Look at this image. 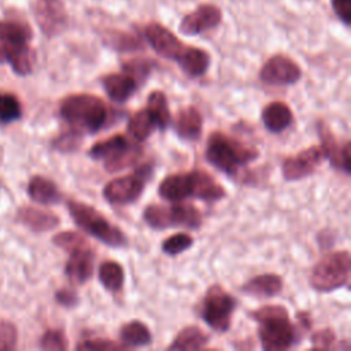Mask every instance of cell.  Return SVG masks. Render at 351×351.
Here are the masks:
<instances>
[{
    "mask_svg": "<svg viewBox=\"0 0 351 351\" xmlns=\"http://www.w3.org/2000/svg\"><path fill=\"white\" fill-rule=\"evenodd\" d=\"M332 8L336 16L346 25L351 23V0H332Z\"/></svg>",
    "mask_w": 351,
    "mask_h": 351,
    "instance_id": "43",
    "label": "cell"
},
{
    "mask_svg": "<svg viewBox=\"0 0 351 351\" xmlns=\"http://www.w3.org/2000/svg\"><path fill=\"white\" fill-rule=\"evenodd\" d=\"M40 347L43 350L64 351L67 350V339L60 329H48L40 339Z\"/></svg>",
    "mask_w": 351,
    "mask_h": 351,
    "instance_id": "37",
    "label": "cell"
},
{
    "mask_svg": "<svg viewBox=\"0 0 351 351\" xmlns=\"http://www.w3.org/2000/svg\"><path fill=\"white\" fill-rule=\"evenodd\" d=\"M95 267V252L90 245L69 252L64 273L73 284H84L92 278Z\"/></svg>",
    "mask_w": 351,
    "mask_h": 351,
    "instance_id": "16",
    "label": "cell"
},
{
    "mask_svg": "<svg viewBox=\"0 0 351 351\" xmlns=\"http://www.w3.org/2000/svg\"><path fill=\"white\" fill-rule=\"evenodd\" d=\"M241 289L255 298H273L282 291V278L274 273L259 274L250 278Z\"/></svg>",
    "mask_w": 351,
    "mask_h": 351,
    "instance_id": "21",
    "label": "cell"
},
{
    "mask_svg": "<svg viewBox=\"0 0 351 351\" xmlns=\"http://www.w3.org/2000/svg\"><path fill=\"white\" fill-rule=\"evenodd\" d=\"M130 143V140L123 136V134H114L111 137H107L104 140L97 141L96 144H93L89 149V156L92 159H106L111 155H114L117 151H119L121 148L126 147Z\"/></svg>",
    "mask_w": 351,
    "mask_h": 351,
    "instance_id": "31",
    "label": "cell"
},
{
    "mask_svg": "<svg viewBox=\"0 0 351 351\" xmlns=\"http://www.w3.org/2000/svg\"><path fill=\"white\" fill-rule=\"evenodd\" d=\"M18 221L27 226L30 230L34 232H47L52 230L59 225V217L44 208H37L32 206H23L18 210Z\"/></svg>",
    "mask_w": 351,
    "mask_h": 351,
    "instance_id": "18",
    "label": "cell"
},
{
    "mask_svg": "<svg viewBox=\"0 0 351 351\" xmlns=\"http://www.w3.org/2000/svg\"><path fill=\"white\" fill-rule=\"evenodd\" d=\"M32 38V30L27 25L15 21H0V41L26 44Z\"/></svg>",
    "mask_w": 351,
    "mask_h": 351,
    "instance_id": "30",
    "label": "cell"
},
{
    "mask_svg": "<svg viewBox=\"0 0 351 351\" xmlns=\"http://www.w3.org/2000/svg\"><path fill=\"white\" fill-rule=\"evenodd\" d=\"M310 341H311L313 348L326 350L333 346V343L336 341V336L330 328H324V329L314 332L310 337Z\"/></svg>",
    "mask_w": 351,
    "mask_h": 351,
    "instance_id": "42",
    "label": "cell"
},
{
    "mask_svg": "<svg viewBox=\"0 0 351 351\" xmlns=\"http://www.w3.org/2000/svg\"><path fill=\"white\" fill-rule=\"evenodd\" d=\"M123 71L130 74L138 84L149 74L151 71V63L141 59H133L126 63H123Z\"/></svg>",
    "mask_w": 351,
    "mask_h": 351,
    "instance_id": "41",
    "label": "cell"
},
{
    "mask_svg": "<svg viewBox=\"0 0 351 351\" xmlns=\"http://www.w3.org/2000/svg\"><path fill=\"white\" fill-rule=\"evenodd\" d=\"M317 130L321 138V149L324 158H326L333 167L343 170L346 174L351 173V144L346 141L343 145H339L336 137L328 125L322 121L317 123Z\"/></svg>",
    "mask_w": 351,
    "mask_h": 351,
    "instance_id": "13",
    "label": "cell"
},
{
    "mask_svg": "<svg viewBox=\"0 0 351 351\" xmlns=\"http://www.w3.org/2000/svg\"><path fill=\"white\" fill-rule=\"evenodd\" d=\"M18 332L14 324L0 321V351H11L16 346Z\"/></svg>",
    "mask_w": 351,
    "mask_h": 351,
    "instance_id": "40",
    "label": "cell"
},
{
    "mask_svg": "<svg viewBox=\"0 0 351 351\" xmlns=\"http://www.w3.org/2000/svg\"><path fill=\"white\" fill-rule=\"evenodd\" d=\"M144 222L156 230L167 228L197 229L202 225V213L193 204L174 203L171 206L148 204L143 213Z\"/></svg>",
    "mask_w": 351,
    "mask_h": 351,
    "instance_id": "6",
    "label": "cell"
},
{
    "mask_svg": "<svg viewBox=\"0 0 351 351\" xmlns=\"http://www.w3.org/2000/svg\"><path fill=\"white\" fill-rule=\"evenodd\" d=\"M221 21L222 12L217 5L202 4L181 19L178 29L184 36H196L214 29Z\"/></svg>",
    "mask_w": 351,
    "mask_h": 351,
    "instance_id": "14",
    "label": "cell"
},
{
    "mask_svg": "<svg viewBox=\"0 0 351 351\" xmlns=\"http://www.w3.org/2000/svg\"><path fill=\"white\" fill-rule=\"evenodd\" d=\"M67 208L75 225L103 244L115 248L125 247L128 244V237L122 229L111 223L95 207L81 202L69 200Z\"/></svg>",
    "mask_w": 351,
    "mask_h": 351,
    "instance_id": "4",
    "label": "cell"
},
{
    "mask_svg": "<svg viewBox=\"0 0 351 351\" xmlns=\"http://www.w3.org/2000/svg\"><path fill=\"white\" fill-rule=\"evenodd\" d=\"M151 166L145 165L133 174L123 176L108 181L103 188V196L112 204H128L136 202L144 191L145 180L149 177Z\"/></svg>",
    "mask_w": 351,
    "mask_h": 351,
    "instance_id": "8",
    "label": "cell"
},
{
    "mask_svg": "<svg viewBox=\"0 0 351 351\" xmlns=\"http://www.w3.org/2000/svg\"><path fill=\"white\" fill-rule=\"evenodd\" d=\"M147 110L155 123V128L165 130L171 122L170 108L166 95L162 90H152L147 99Z\"/></svg>",
    "mask_w": 351,
    "mask_h": 351,
    "instance_id": "25",
    "label": "cell"
},
{
    "mask_svg": "<svg viewBox=\"0 0 351 351\" xmlns=\"http://www.w3.org/2000/svg\"><path fill=\"white\" fill-rule=\"evenodd\" d=\"M55 299L64 307H74L78 303V295L70 288H62L55 293Z\"/></svg>",
    "mask_w": 351,
    "mask_h": 351,
    "instance_id": "44",
    "label": "cell"
},
{
    "mask_svg": "<svg viewBox=\"0 0 351 351\" xmlns=\"http://www.w3.org/2000/svg\"><path fill=\"white\" fill-rule=\"evenodd\" d=\"M33 14L41 32L53 37L59 34L67 23V14L62 0H36Z\"/></svg>",
    "mask_w": 351,
    "mask_h": 351,
    "instance_id": "11",
    "label": "cell"
},
{
    "mask_svg": "<svg viewBox=\"0 0 351 351\" xmlns=\"http://www.w3.org/2000/svg\"><path fill=\"white\" fill-rule=\"evenodd\" d=\"M104 41L107 45L115 48L117 51H136L141 47L140 41L123 32H107V36L104 37Z\"/></svg>",
    "mask_w": 351,
    "mask_h": 351,
    "instance_id": "36",
    "label": "cell"
},
{
    "mask_svg": "<svg viewBox=\"0 0 351 351\" xmlns=\"http://www.w3.org/2000/svg\"><path fill=\"white\" fill-rule=\"evenodd\" d=\"M121 341L126 347H144L152 341V335L141 321H129L119 330Z\"/></svg>",
    "mask_w": 351,
    "mask_h": 351,
    "instance_id": "26",
    "label": "cell"
},
{
    "mask_svg": "<svg viewBox=\"0 0 351 351\" xmlns=\"http://www.w3.org/2000/svg\"><path fill=\"white\" fill-rule=\"evenodd\" d=\"M174 129L180 138L195 141L202 136L203 117L196 107H186L180 110L174 121Z\"/></svg>",
    "mask_w": 351,
    "mask_h": 351,
    "instance_id": "19",
    "label": "cell"
},
{
    "mask_svg": "<svg viewBox=\"0 0 351 351\" xmlns=\"http://www.w3.org/2000/svg\"><path fill=\"white\" fill-rule=\"evenodd\" d=\"M259 77L269 85H292L300 80L302 70L289 56L274 55L262 66Z\"/></svg>",
    "mask_w": 351,
    "mask_h": 351,
    "instance_id": "9",
    "label": "cell"
},
{
    "mask_svg": "<svg viewBox=\"0 0 351 351\" xmlns=\"http://www.w3.org/2000/svg\"><path fill=\"white\" fill-rule=\"evenodd\" d=\"M77 350H92V351H110V350H125L128 348L125 344L115 343L114 340L96 337V339H85L75 346Z\"/></svg>",
    "mask_w": 351,
    "mask_h": 351,
    "instance_id": "39",
    "label": "cell"
},
{
    "mask_svg": "<svg viewBox=\"0 0 351 351\" xmlns=\"http://www.w3.org/2000/svg\"><path fill=\"white\" fill-rule=\"evenodd\" d=\"M250 315L258 322V337L263 350H287L298 341V329L291 322L284 306L266 304L254 310Z\"/></svg>",
    "mask_w": 351,
    "mask_h": 351,
    "instance_id": "2",
    "label": "cell"
},
{
    "mask_svg": "<svg viewBox=\"0 0 351 351\" xmlns=\"http://www.w3.org/2000/svg\"><path fill=\"white\" fill-rule=\"evenodd\" d=\"M82 141V134L80 132H75L73 129L69 128V130L63 132L62 134H59L55 140H53V147L58 151L62 152H70L74 151L80 147Z\"/></svg>",
    "mask_w": 351,
    "mask_h": 351,
    "instance_id": "38",
    "label": "cell"
},
{
    "mask_svg": "<svg viewBox=\"0 0 351 351\" xmlns=\"http://www.w3.org/2000/svg\"><path fill=\"white\" fill-rule=\"evenodd\" d=\"M101 85L111 100L125 103L134 95L138 82L130 74L123 71L104 75L101 78Z\"/></svg>",
    "mask_w": 351,
    "mask_h": 351,
    "instance_id": "17",
    "label": "cell"
},
{
    "mask_svg": "<svg viewBox=\"0 0 351 351\" xmlns=\"http://www.w3.org/2000/svg\"><path fill=\"white\" fill-rule=\"evenodd\" d=\"M324 159V152L321 147L311 145L293 156L284 159L281 171L282 177L287 181H298L304 177H308L315 171Z\"/></svg>",
    "mask_w": 351,
    "mask_h": 351,
    "instance_id": "10",
    "label": "cell"
},
{
    "mask_svg": "<svg viewBox=\"0 0 351 351\" xmlns=\"http://www.w3.org/2000/svg\"><path fill=\"white\" fill-rule=\"evenodd\" d=\"M176 62L189 77H200L207 71L210 66V55L202 48L185 47Z\"/></svg>",
    "mask_w": 351,
    "mask_h": 351,
    "instance_id": "22",
    "label": "cell"
},
{
    "mask_svg": "<svg viewBox=\"0 0 351 351\" xmlns=\"http://www.w3.org/2000/svg\"><path fill=\"white\" fill-rule=\"evenodd\" d=\"M261 118L269 132L281 133L292 123L293 114L284 101H271L263 107Z\"/></svg>",
    "mask_w": 351,
    "mask_h": 351,
    "instance_id": "20",
    "label": "cell"
},
{
    "mask_svg": "<svg viewBox=\"0 0 351 351\" xmlns=\"http://www.w3.org/2000/svg\"><path fill=\"white\" fill-rule=\"evenodd\" d=\"M258 156V149L245 145L244 143L222 132L211 133L207 140V162L229 177H234L239 173L240 167L255 160Z\"/></svg>",
    "mask_w": 351,
    "mask_h": 351,
    "instance_id": "3",
    "label": "cell"
},
{
    "mask_svg": "<svg viewBox=\"0 0 351 351\" xmlns=\"http://www.w3.org/2000/svg\"><path fill=\"white\" fill-rule=\"evenodd\" d=\"M111 108L99 96L75 93L63 99L59 107L62 119L70 129L82 133H96L103 129L111 115Z\"/></svg>",
    "mask_w": 351,
    "mask_h": 351,
    "instance_id": "1",
    "label": "cell"
},
{
    "mask_svg": "<svg viewBox=\"0 0 351 351\" xmlns=\"http://www.w3.org/2000/svg\"><path fill=\"white\" fill-rule=\"evenodd\" d=\"M144 37L152 49L162 58L177 60L185 45L177 38V36L160 23H149L144 27Z\"/></svg>",
    "mask_w": 351,
    "mask_h": 351,
    "instance_id": "12",
    "label": "cell"
},
{
    "mask_svg": "<svg viewBox=\"0 0 351 351\" xmlns=\"http://www.w3.org/2000/svg\"><path fill=\"white\" fill-rule=\"evenodd\" d=\"M351 256L347 250L324 255L313 267L310 284L318 292H332L344 287L350 277Z\"/></svg>",
    "mask_w": 351,
    "mask_h": 351,
    "instance_id": "5",
    "label": "cell"
},
{
    "mask_svg": "<svg viewBox=\"0 0 351 351\" xmlns=\"http://www.w3.org/2000/svg\"><path fill=\"white\" fill-rule=\"evenodd\" d=\"M27 193L32 200L40 204H56L62 200V193L56 184L43 176H34L27 185Z\"/></svg>",
    "mask_w": 351,
    "mask_h": 351,
    "instance_id": "23",
    "label": "cell"
},
{
    "mask_svg": "<svg viewBox=\"0 0 351 351\" xmlns=\"http://www.w3.org/2000/svg\"><path fill=\"white\" fill-rule=\"evenodd\" d=\"M193 245V237L189 233L178 232L162 241V252L170 256H176L182 254L184 251L189 250Z\"/></svg>",
    "mask_w": 351,
    "mask_h": 351,
    "instance_id": "34",
    "label": "cell"
},
{
    "mask_svg": "<svg viewBox=\"0 0 351 351\" xmlns=\"http://www.w3.org/2000/svg\"><path fill=\"white\" fill-rule=\"evenodd\" d=\"M155 129V123L148 112V110H138L128 121V133L136 141H144L151 136Z\"/></svg>",
    "mask_w": 351,
    "mask_h": 351,
    "instance_id": "29",
    "label": "cell"
},
{
    "mask_svg": "<svg viewBox=\"0 0 351 351\" xmlns=\"http://www.w3.org/2000/svg\"><path fill=\"white\" fill-rule=\"evenodd\" d=\"M52 243L67 251V252H71L74 250H78V248H82V247H86L89 245L88 240L78 232H73V230H66V232H59L56 233L53 237H52Z\"/></svg>",
    "mask_w": 351,
    "mask_h": 351,
    "instance_id": "35",
    "label": "cell"
},
{
    "mask_svg": "<svg viewBox=\"0 0 351 351\" xmlns=\"http://www.w3.org/2000/svg\"><path fill=\"white\" fill-rule=\"evenodd\" d=\"M14 70L15 74L18 75H27L33 70V63H34V52L29 47V44L19 45L14 48L10 53L8 62Z\"/></svg>",
    "mask_w": 351,
    "mask_h": 351,
    "instance_id": "32",
    "label": "cell"
},
{
    "mask_svg": "<svg viewBox=\"0 0 351 351\" xmlns=\"http://www.w3.org/2000/svg\"><path fill=\"white\" fill-rule=\"evenodd\" d=\"M236 299L221 285H211L202 300L199 314L202 319L215 332H226L232 324Z\"/></svg>",
    "mask_w": 351,
    "mask_h": 351,
    "instance_id": "7",
    "label": "cell"
},
{
    "mask_svg": "<svg viewBox=\"0 0 351 351\" xmlns=\"http://www.w3.org/2000/svg\"><path fill=\"white\" fill-rule=\"evenodd\" d=\"M99 280L107 291L117 292L123 285V267L117 261H104L99 267Z\"/></svg>",
    "mask_w": 351,
    "mask_h": 351,
    "instance_id": "28",
    "label": "cell"
},
{
    "mask_svg": "<svg viewBox=\"0 0 351 351\" xmlns=\"http://www.w3.org/2000/svg\"><path fill=\"white\" fill-rule=\"evenodd\" d=\"M22 117V106L18 97L8 92L0 93V123L8 125Z\"/></svg>",
    "mask_w": 351,
    "mask_h": 351,
    "instance_id": "33",
    "label": "cell"
},
{
    "mask_svg": "<svg viewBox=\"0 0 351 351\" xmlns=\"http://www.w3.org/2000/svg\"><path fill=\"white\" fill-rule=\"evenodd\" d=\"M210 341V337L206 332H203L199 326L189 325L182 328L171 344L167 347L169 350L177 351H188V350H200Z\"/></svg>",
    "mask_w": 351,
    "mask_h": 351,
    "instance_id": "24",
    "label": "cell"
},
{
    "mask_svg": "<svg viewBox=\"0 0 351 351\" xmlns=\"http://www.w3.org/2000/svg\"><path fill=\"white\" fill-rule=\"evenodd\" d=\"M141 152H143L141 147L130 141L126 147L121 148L114 155L104 159V169L108 173L121 171L122 169H126L133 163H136L141 156Z\"/></svg>",
    "mask_w": 351,
    "mask_h": 351,
    "instance_id": "27",
    "label": "cell"
},
{
    "mask_svg": "<svg viewBox=\"0 0 351 351\" xmlns=\"http://www.w3.org/2000/svg\"><path fill=\"white\" fill-rule=\"evenodd\" d=\"M186 195L204 202H217L222 199L226 192L223 186L207 171L192 170L186 171Z\"/></svg>",
    "mask_w": 351,
    "mask_h": 351,
    "instance_id": "15",
    "label": "cell"
}]
</instances>
